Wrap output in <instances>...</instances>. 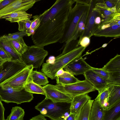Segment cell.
<instances>
[{"label": "cell", "mask_w": 120, "mask_h": 120, "mask_svg": "<svg viewBox=\"0 0 120 120\" xmlns=\"http://www.w3.org/2000/svg\"><path fill=\"white\" fill-rule=\"evenodd\" d=\"M32 17L33 19L30 28L26 30L25 31L27 36H29L32 35L34 31L39 26L40 21L39 15L33 16Z\"/></svg>", "instance_id": "obj_32"}, {"label": "cell", "mask_w": 120, "mask_h": 120, "mask_svg": "<svg viewBox=\"0 0 120 120\" xmlns=\"http://www.w3.org/2000/svg\"><path fill=\"white\" fill-rule=\"evenodd\" d=\"M32 15L26 12L19 11L14 12L2 17L1 19H5L11 22H18L22 21L30 20Z\"/></svg>", "instance_id": "obj_22"}, {"label": "cell", "mask_w": 120, "mask_h": 120, "mask_svg": "<svg viewBox=\"0 0 120 120\" xmlns=\"http://www.w3.org/2000/svg\"><path fill=\"white\" fill-rule=\"evenodd\" d=\"M30 120H47L45 116L40 114L34 116L30 119Z\"/></svg>", "instance_id": "obj_43"}, {"label": "cell", "mask_w": 120, "mask_h": 120, "mask_svg": "<svg viewBox=\"0 0 120 120\" xmlns=\"http://www.w3.org/2000/svg\"><path fill=\"white\" fill-rule=\"evenodd\" d=\"M65 120H76V115L74 114L70 113L69 116Z\"/></svg>", "instance_id": "obj_45"}, {"label": "cell", "mask_w": 120, "mask_h": 120, "mask_svg": "<svg viewBox=\"0 0 120 120\" xmlns=\"http://www.w3.org/2000/svg\"><path fill=\"white\" fill-rule=\"evenodd\" d=\"M71 103L54 102L46 98L38 103L35 109L45 116L51 120H62L66 112L70 111Z\"/></svg>", "instance_id": "obj_3"}, {"label": "cell", "mask_w": 120, "mask_h": 120, "mask_svg": "<svg viewBox=\"0 0 120 120\" xmlns=\"http://www.w3.org/2000/svg\"><path fill=\"white\" fill-rule=\"evenodd\" d=\"M25 36H27L26 31H18L12 34H9L7 35H4L2 36L10 41L16 40L23 38Z\"/></svg>", "instance_id": "obj_35"}, {"label": "cell", "mask_w": 120, "mask_h": 120, "mask_svg": "<svg viewBox=\"0 0 120 120\" xmlns=\"http://www.w3.org/2000/svg\"><path fill=\"white\" fill-rule=\"evenodd\" d=\"M93 9L98 12L102 19L101 22L97 27L96 30L105 23L120 20V12H113L111 8H108L105 4L97 2Z\"/></svg>", "instance_id": "obj_11"}, {"label": "cell", "mask_w": 120, "mask_h": 120, "mask_svg": "<svg viewBox=\"0 0 120 120\" xmlns=\"http://www.w3.org/2000/svg\"><path fill=\"white\" fill-rule=\"evenodd\" d=\"M91 0H75L76 3L82 4H89Z\"/></svg>", "instance_id": "obj_44"}, {"label": "cell", "mask_w": 120, "mask_h": 120, "mask_svg": "<svg viewBox=\"0 0 120 120\" xmlns=\"http://www.w3.org/2000/svg\"><path fill=\"white\" fill-rule=\"evenodd\" d=\"M33 68L32 65L26 66L0 85L8 86L17 90H22L24 88Z\"/></svg>", "instance_id": "obj_8"}, {"label": "cell", "mask_w": 120, "mask_h": 120, "mask_svg": "<svg viewBox=\"0 0 120 120\" xmlns=\"http://www.w3.org/2000/svg\"><path fill=\"white\" fill-rule=\"evenodd\" d=\"M48 54V52L44 47L33 45L28 46L21 57L25 67L32 65L34 68H37L40 67Z\"/></svg>", "instance_id": "obj_6"}, {"label": "cell", "mask_w": 120, "mask_h": 120, "mask_svg": "<svg viewBox=\"0 0 120 120\" xmlns=\"http://www.w3.org/2000/svg\"><path fill=\"white\" fill-rule=\"evenodd\" d=\"M117 120H120V118H119L118 119H117Z\"/></svg>", "instance_id": "obj_49"}, {"label": "cell", "mask_w": 120, "mask_h": 120, "mask_svg": "<svg viewBox=\"0 0 120 120\" xmlns=\"http://www.w3.org/2000/svg\"><path fill=\"white\" fill-rule=\"evenodd\" d=\"M89 6V4H82L76 3L74 7L71 8L65 23L63 36L59 41L60 43L70 41L80 19L84 13L88 11Z\"/></svg>", "instance_id": "obj_4"}, {"label": "cell", "mask_w": 120, "mask_h": 120, "mask_svg": "<svg viewBox=\"0 0 120 120\" xmlns=\"http://www.w3.org/2000/svg\"><path fill=\"white\" fill-rule=\"evenodd\" d=\"M94 100H88L82 108L78 115L76 116V120H89L90 111Z\"/></svg>", "instance_id": "obj_29"}, {"label": "cell", "mask_w": 120, "mask_h": 120, "mask_svg": "<svg viewBox=\"0 0 120 120\" xmlns=\"http://www.w3.org/2000/svg\"><path fill=\"white\" fill-rule=\"evenodd\" d=\"M55 87L62 92L67 94L73 98L77 96L87 94L96 90L88 81L85 80L68 84H57Z\"/></svg>", "instance_id": "obj_7"}, {"label": "cell", "mask_w": 120, "mask_h": 120, "mask_svg": "<svg viewBox=\"0 0 120 120\" xmlns=\"http://www.w3.org/2000/svg\"><path fill=\"white\" fill-rule=\"evenodd\" d=\"M11 41L15 49L21 55L23 54L27 49L28 46L24 42L23 38Z\"/></svg>", "instance_id": "obj_31"}, {"label": "cell", "mask_w": 120, "mask_h": 120, "mask_svg": "<svg viewBox=\"0 0 120 120\" xmlns=\"http://www.w3.org/2000/svg\"><path fill=\"white\" fill-rule=\"evenodd\" d=\"M64 71L63 68H61L58 70L56 72L55 76H59L62 75L64 73Z\"/></svg>", "instance_id": "obj_46"}, {"label": "cell", "mask_w": 120, "mask_h": 120, "mask_svg": "<svg viewBox=\"0 0 120 120\" xmlns=\"http://www.w3.org/2000/svg\"><path fill=\"white\" fill-rule=\"evenodd\" d=\"M0 57L2 59L6 61L11 60L12 59L10 55L1 47H0Z\"/></svg>", "instance_id": "obj_39"}, {"label": "cell", "mask_w": 120, "mask_h": 120, "mask_svg": "<svg viewBox=\"0 0 120 120\" xmlns=\"http://www.w3.org/2000/svg\"><path fill=\"white\" fill-rule=\"evenodd\" d=\"M86 48L80 45L67 53L60 54L55 58L53 62L43 63L41 71L47 77L52 80L55 79V76L57 71L68 64L82 57V53Z\"/></svg>", "instance_id": "obj_2"}, {"label": "cell", "mask_w": 120, "mask_h": 120, "mask_svg": "<svg viewBox=\"0 0 120 120\" xmlns=\"http://www.w3.org/2000/svg\"><path fill=\"white\" fill-rule=\"evenodd\" d=\"M7 61L2 59L0 57V65H2L4 63Z\"/></svg>", "instance_id": "obj_47"}, {"label": "cell", "mask_w": 120, "mask_h": 120, "mask_svg": "<svg viewBox=\"0 0 120 120\" xmlns=\"http://www.w3.org/2000/svg\"><path fill=\"white\" fill-rule=\"evenodd\" d=\"M30 76L34 82L40 86H45L49 82L47 77L42 72L33 70Z\"/></svg>", "instance_id": "obj_28"}, {"label": "cell", "mask_w": 120, "mask_h": 120, "mask_svg": "<svg viewBox=\"0 0 120 120\" xmlns=\"http://www.w3.org/2000/svg\"><path fill=\"white\" fill-rule=\"evenodd\" d=\"M5 109L0 99V120H5L4 113Z\"/></svg>", "instance_id": "obj_42"}, {"label": "cell", "mask_w": 120, "mask_h": 120, "mask_svg": "<svg viewBox=\"0 0 120 120\" xmlns=\"http://www.w3.org/2000/svg\"><path fill=\"white\" fill-rule=\"evenodd\" d=\"M93 67L88 64L82 57L68 64L63 69L73 75H83Z\"/></svg>", "instance_id": "obj_15"}, {"label": "cell", "mask_w": 120, "mask_h": 120, "mask_svg": "<svg viewBox=\"0 0 120 120\" xmlns=\"http://www.w3.org/2000/svg\"><path fill=\"white\" fill-rule=\"evenodd\" d=\"M15 0H0V11Z\"/></svg>", "instance_id": "obj_41"}, {"label": "cell", "mask_w": 120, "mask_h": 120, "mask_svg": "<svg viewBox=\"0 0 120 120\" xmlns=\"http://www.w3.org/2000/svg\"><path fill=\"white\" fill-rule=\"evenodd\" d=\"M73 4L64 8L52 18L40 24L32 35L34 45L44 47L59 41L63 36L65 23Z\"/></svg>", "instance_id": "obj_1"}, {"label": "cell", "mask_w": 120, "mask_h": 120, "mask_svg": "<svg viewBox=\"0 0 120 120\" xmlns=\"http://www.w3.org/2000/svg\"><path fill=\"white\" fill-rule=\"evenodd\" d=\"M2 66V69L0 73V85L25 67L23 63L18 60L7 61Z\"/></svg>", "instance_id": "obj_9"}, {"label": "cell", "mask_w": 120, "mask_h": 120, "mask_svg": "<svg viewBox=\"0 0 120 120\" xmlns=\"http://www.w3.org/2000/svg\"><path fill=\"white\" fill-rule=\"evenodd\" d=\"M2 69V65H0V73Z\"/></svg>", "instance_id": "obj_48"}, {"label": "cell", "mask_w": 120, "mask_h": 120, "mask_svg": "<svg viewBox=\"0 0 120 120\" xmlns=\"http://www.w3.org/2000/svg\"><path fill=\"white\" fill-rule=\"evenodd\" d=\"M105 110L99 102L95 100L92 106L89 120H102Z\"/></svg>", "instance_id": "obj_23"}, {"label": "cell", "mask_w": 120, "mask_h": 120, "mask_svg": "<svg viewBox=\"0 0 120 120\" xmlns=\"http://www.w3.org/2000/svg\"><path fill=\"white\" fill-rule=\"evenodd\" d=\"M91 98L87 94L75 96L73 98L70 108V113L77 116L82 108Z\"/></svg>", "instance_id": "obj_17"}, {"label": "cell", "mask_w": 120, "mask_h": 120, "mask_svg": "<svg viewBox=\"0 0 120 120\" xmlns=\"http://www.w3.org/2000/svg\"><path fill=\"white\" fill-rule=\"evenodd\" d=\"M94 4V1L91 0L87 12L85 29L79 37L78 43L83 37L86 36L90 38L93 36L95 20L98 14V12L93 9Z\"/></svg>", "instance_id": "obj_14"}, {"label": "cell", "mask_w": 120, "mask_h": 120, "mask_svg": "<svg viewBox=\"0 0 120 120\" xmlns=\"http://www.w3.org/2000/svg\"><path fill=\"white\" fill-rule=\"evenodd\" d=\"M90 38L85 36L82 38L78 43V44L79 46L80 45L82 47L86 48L90 44Z\"/></svg>", "instance_id": "obj_40"}, {"label": "cell", "mask_w": 120, "mask_h": 120, "mask_svg": "<svg viewBox=\"0 0 120 120\" xmlns=\"http://www.w3.org/2000/svg\"><path fill=\"white\" fill-rule=\"evenodd\" d=\"M0 47L3 48L12 57V60H18L23 63L21 55L15 49L11 41L7 39L2 36L0 37Z\"/></svg>", "instance_id": "obj_19"}, {"label": "cell", "mask_w": 120, "mask_h": 120, "mask_svg": "<svg viewBox=\"0 0 120 120\" xmlns=\"http://www.w3.org/2000/svg\"><path fill=\"white\" fill-rule=\"evenodd\" d=\"M75 2V0H57L49 9L39 15L40 24L44 23L53 17L60 11Z\"/></svg>", "instance_id": "obj_12"}, {"label": "cell", "mask_w": 120, "mask_h": 120, "mask_svg": "<svg viewBox=\"0 0 120 120\" xmlns=\"http://www.w3.org/2000/svg\"><path fill=\"white\" fill-rule=\"evenodd\" d=\"M91 70L107 81L109 77L108 72L101 68H99L93 67Z\"/></svg>", "instance_id": "obj_38"}, {"label": "cell", "mask_w": 120, "mask_h": 120, "mask_svg": "<svg viewBox=\"0 0 120 120\" xmlns=\"http://www.w3.org/2000/svg\"><path fill=\"white\" fill-rule=\"evenodd\" d=\"M79 40H72L70 41L66 42L64 45L61 54H64L75 49L79 45L78 44Z\"/></svg>", "instance_id": "obj_34"}, {"label": "cell", "mask_w": 120, "mask_h": 120, "mask_svg": "<svg viewBox=\"0 0 120 120\" xmlns=\"http://www.w3.org/2000/svg\"><path fill=\"white\" fill-rule=\"evenodd\" d=\"M93 36L97 37H118L120 36V23L115 24L103 30L95 32Z\"/></svg>", "instance_id": "obj_21"}, {"label": "cell", "mask_w": 120, "mask_h": 120, "mask_svg": "<svg viewBox=\"0 0 120 120\" xmlns=\"http://www.w3.org/2000/svg\"><path fill=\"white\" fill-rule=\"evenodd\" d=\"M109 85L103 89L98 94L95 100L98 101L102 106L103 104L107 102L109 94Z\"/></svg>", "instance_id": "obj_33"}, {"label": "cell", "mask_w": 120, "mask_h": 120, "mask_svg": "<svg viewBox=\"0 0 120 120\" xmlns=\"http://www.w3.org/2000/svg\"><path fill=\"white\" fill-rule=\"evenodd\" d=\"M24 88L28 92L32 93L41 94L45 96V92L43 87L34 82L30 76L24 86Z\"/></svg>", "instance_id": "obj_27"}, {"label": "cell", "mask_w": 120, "mask_h": 120, "mask_svg": "<svg viewBox=\"0 0 120 120\" xmlns=\"http://www.w3.org/2000/svg\"><path fill=\"white\" fill-rule=\"evenodd\" d=\"M32 21V20H27L17 22L19 25L18 30L21 32L25 31L30 28Z\"/></svg>", "instance_id": "obj_37"}, {"label": "cell", "mask_w": 120, "mask_h": 120, "mask_svg": "<svg viewBox=\"0 0 120 120\" xmlns=\"http://www.w3.org/2000/svg\"><path fill=\"white\" fill-rule=\"evenodd\" d=\"M34 98L32 93L26 91L24 88L16 90L8 86L0 85V99L6 103H15L17 104L29 102Z\"/></svg>", "instance_id": "obj_5"}, {"label": "cell", "mask_w": 120, "mask_h": 120, "mask_svg": "<svg viewBox=\"0 0 120 120\" xmlns=\"http://www.w3.org/2000/svg\"><path fill=\"white\" fill-rule=\"evenodd\" d=\"M109 94L107 102L109 109L120 102V85L109 84Z\"/></svg>", "instance_id": "obj_20"}, {"label": "cell", "mask_w": 120, "mask_h": 120, "mask_svg": "<svg viewBox=\"0 0 120 120\" xmlns=\"http://www.w3.org/2000/svg\"><path fill=\"white\" fill-rule=\"evenodd\" d=\"M25 115L24 109L21 107L15 106L12 107L11 114L6 120H22Z\"/></svg>", "instance_id": "obj_30"}, {"label": "cell", "mask_w": 120, "mask_h": 120, "mask_svg": "<svg viewBox=\"0 0 120 120\" xmlns=\"http://www.w3.org/2000/svg\"><path fill=\"white\" fill-rule=\"evenodd\" d=\"M43 87L45 92L46 98L54 102L71 103L73 98L56 89L54 85L48 84Z\"/></svg>", "instance_id": "obj_13"}, {"label": "cell", "mask_w": 120, "mask_h": 120, "mask_svg": "<svg viewBox=\"0 0 120 120\" xmlns=\"http://www.w3.org/2000/svg\"><path fill=\"white\" fill-rule=\"evenodd\" d=\"M101 68L109 72V76L120 75V55L117 54Z\"/></svg>", "instance_id": "obj_18"}, {"label": "cell", "mask_w": 120, "mask_h": 120, "mask_svg": "<svg viewBox=\"0 0 120 120\" xmlns=\"http://www.w3.org/2000/svg\"><path fill=\"white\" fill-rule=\"evenodd\" d=\"M120 118V102L109 109L105 110L102 120H117Z\"/></svg>", "instance_id": "obj_24"}, {"label": "cell", "mask_w": 120, "mask_h": 120, "mask_svg": "<svg viewBox=\"0 0 120 120\" xmlns=\"http://www.w3.org/2000/svg\"><path fill=\"white\" fill-rule=\"evenodd\" d=\"M85 80L89 82L100 93L103 89L108 86L109 84L107 80L104 79L92 70L86 72L83 75Z\"/></svg>", "instance_id": "obj_16"}, {"label": "cell", "mask_w": 120, "mask_h": 120, "mask_svg": "<svg viewBox=\"0 0 120 120\" xmlns=\"http://www.w3.org/2000/svg\"><path fill=\"white\" fill-rule=\"evenodd\" d=\"M87 11L84 13L80 19L76 27L73 36L69 41L72 40L77 39L82 34L85 28Z\"/></svg>", "instance_id": "obj_25"}, {"label": "cell", "mask_w": 120, "mask_h": 120, "mask_svg": "<svg viewBox=\"0 0 120 120\" xmlns=\"http://www.w3.org/2000/svg\"><path fill=\"white\" fill-rule=\"evenodd\" d=\"M57 84H68L78 82L80 80L69 72L64 71L62 75L55 77Z\"/></svg>", "instance_id": "obj_26"}, {"label": "cell", "mask_w": 120, "mask_h": 120, "mask_svg": "<svg viewBox=\"0 0 120 120\" xmlns=\"http://www.w3.org/2000/svg\"><path fill=\"white\" fill-rule=\"evenodd\" d=\"M97 2L105 4L107 7L109 8L115 7L120 8V0H96Z\"/></svg>", "instance_id": "obj_36"}, {"label": "cell", "mask_w": 120, "mask_h": 120, "mask_svg": "<svg viewBox=\"0 0 120 120\" xmlns=\"http://www.w3.org/2000/svg\"><path fill=\"white\" fill-rule=\"evenodd\" d=\"M39 0H15L0 11V19L3 16L16 11L26 12L31 8Z\"/></svg>", "instance_id": "obj_10"}]
</instances>
